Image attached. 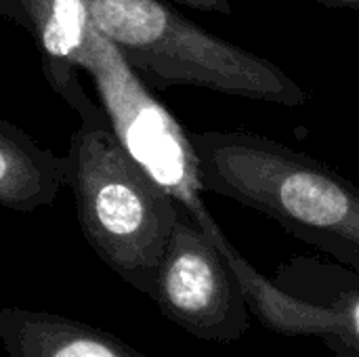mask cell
Masks as SVG:
<instances>
[{"label": "cell", "instance_id": "1", "mask_svg": "<svg viewBox=\"0 0 359 357\" xmlns=\"http://www.w3.org/2000/svg\"><path fill=\"white\" fill-rule=\"evenodd\" d=\"M204 191L259 210L359 269V191L320 160L246 130L187 133Z\"/></svg>", "mask_w": 359, "mask_h": 357}, {"label": "cell", "instance_id": "2", "mask_svg": "<svg viewBox=\"0 0 359 357\" xmlns=\"http://www.w3.org/2000/svg\"><path fill=\"white\" fill-rule=\"evenodd\" d=\"M90 25L156 90L196 86L299 107L311 95L271 61L202 29L160 0H84Z\"/></svg>", "mask_w": 359, "mask_h": 357}, {"label": "cell", "instance_id": "3", "mask_svg": "<svg viewBox=\"0 0 359 357\" xmlns=\"http://www.w3.org/2000/svg\"><path fill=\"white\" fill-rule=\"evenodd\" d=\"M65 183L86 244L114 274L151 299L181 206L122 149L105 112L74 130Z\"/></svg>", "mask_w": 359, "mask_h": 357}, {"label": "cell", "instance_id": "4", "mask_svg": "<svg viewBox=\"0 0 359 357\" xmlns=\"http://www.w3.org/2000/svg\"><path fill=\"white\" fill-rule=\"evenodd\" d=\"M99 95L122 149L194 219L208 208L202 200L189 135L124 63L118 48L90 25L88 53L80 63Z\"/></svg>", "mask_w": 359, "mask_h": 357}, {"label": "cell", "instance_id": "5", "mask_svg": "<svg viewBox=\"0 0 359 357\" xmlns=\"http://www.w3.org/2000/svg\"><path fill=\"white\" fill-rule=\"evenodd\" d=\"M151 299L164 318L202 341L229 345L248 330V307L233 269L183 208L164 246Z\"/></svg>", "mask_w": 359, "mask_h": 357}, {"label": "cell", "instance_id": "6", "mask_svg": "<svg viewBox=\"0 0 359 357\" xmlns=\"http://www.w3.org/2000/svg\"><path fill=\"white\" fill-rule=\"evenodd\" d=\"M196 223L217 244V248L233 269L242 286L246 307L257 314L271 332H280L286 337H318L337 356L359 357V290L355 286L349 288V292L330 307L301 301L261 276L229 244L210 213H206Z\"/></svg>", "mask_w": 359, "mask_h": 357}, {"label": "cell", "instance_id": "7", "mask_svg": "<svg viewBox=\"0 0 359 357\" xmlns=\"http://www.w3.org/2000/svg\"><path fill=\"white\" fill-rule=\"evenodd\" d=\"M42 74L72 112L82 120L103 114L82 88L78 69L88 53L90 17L84 0H32V29Z\"/></svg>", "mask_w": 359, "mask_h": 357}, {"label": "cell", "instance_id": "8", "mask_svg": "<svg viewBox=\"0 0 359 357\" xmlns=\"http://www.w3.org/2000/svg\"><path fill=\"white\" fill-rule=\"evenodd\" d=\"M0 341L8 357H147L107 330L19 307L0 309Z\"/></svg>", "mask_w": 359, "mask_h": 357}, {"label": "cell", "instance_id": "9", "mask_svg": "<svg viewBox=\"0 0 359 357\" xmlns=\"http://www.w3.org/2000/svg\"><path fill=\"white\" fill-rule=\"evenodd\" d=\"M65 185V156L0 118V206L32 213L50 206Z\"/></svg>", "mask_w": 359, "mask_h": 357}, {"label": "cell", "instance_id": "10", "mask_svg": "<svg viewBox=\"0 0 359 357\" xmlns=\"http://www.w3.org/2000/svg\"><path fill=\"white\" fill-rule=\"evenodd\" d=\"M0 15L29 34V29H32V0H0Z\"/></svg>", "mask_w": 359, "mask_h": 357}, {"label": "cell", "instance_id": "11", "mask_svg": "<svg viewBox=\"0 0 359 357\" xmlns=\"http://www.w3.org/2000/svg\"><path fill=\"white\" fill-rule=\"evenodd\" d=\"M170 2H179V4H185V6H189V8L204 11V13L231 15V4H229V0H170Z\"/></svg>", "mask_w": 359, "mask_h": 357}, {"label": "cell", "instance_id": "12", "mask_svg": "<svg viewBox=\"0 0 359 357\" xmlns=\"http://www.w3.org/2000/svg\"><path fill=\"white\" fill-rule=\"evenodd\" d=\"M309 2H316L328 8H351V11L359 8V0H309Z\"/></svg>", "mask_w": 359, "mask_h": 357}]
</instances>
